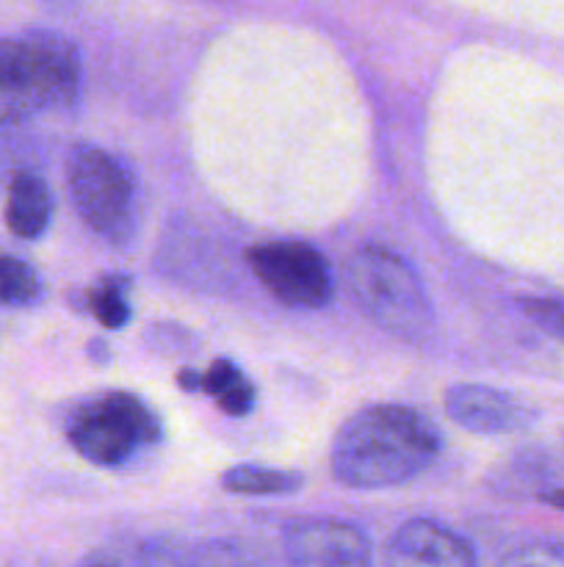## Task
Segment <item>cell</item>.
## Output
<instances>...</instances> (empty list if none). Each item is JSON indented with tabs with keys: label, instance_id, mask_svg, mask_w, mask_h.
Listing matches in <instances>:
<instances>
[{
	"label": "cell",
	"instance_id": "cell-1",
	"mask_svg": "<svg viewBox=\"0 0 564 567\" xmlns=\"http://www.w3.org/2000/svg\"><path fill=\"white\" fill-rule=\"evenodd\" d=\"M440 432L404 404H374L343 424L332 446V474L352 491H385L435 465Z\"/></svg>",
	"mask_w": 564,
	"mask_h": 567
},
{
	"label": "cell",
	"instance_id": "cell-2",
	"mask_svg": "<svg viewBox=\"0 0 564 567\" xmlns=\"http://www.w3.org/2000/svg\"><path fill=\"white\" fill-rule=\"evenodd\" d=\"M348 282L359 308L398 341L424 343L435 332V310L418 275L390 249H359L348 264Z\"/></svg>",
	"mask_w": 564,
	"mask_h": 567
},
{
	"label": "cell",
	"instance_id": "cell-3",
	"mask_svg": "<svg viewBox=\"0 0 564 567\" xmlns=\"http://www.w3.org/2000/svg\"><path fill=\"white\" fill-rule=\"evenodd\" d=\"M81 86L75 44L53 31L0 39V97L17 109L72 105Z\"/></svg>",
	"mask_w": 564,
	"mask_h": 567
},
{
	"label": "cell",
	"instance_id": "cell-4",
	"mask_svg": "<svg viewBox=\"0 0 564 567\" xmlns=\"http://www.w3.org/2000/svg\"><path fill=\"white\" fill-rule=\"evenodd\" d=\"M160 421L138 396L125 391L92 399L72 413L66 437L83 460L103 468L127 463L138 449L160 441Z\"/></svg>",
	"mask_w": 564,
	"mask_h": 567
},
{
	"label": "cell",
	"instance_id": "cell-5",
	"mask_svg": "<svg viewBox=\"0 0 564 567\" xmlns=\"http://www.w3.org/2000/svg\"><path fill=\"white\" fill-rule=\"evenodd\" d=\"M77 216L100 236H122L133 214V177L108 150L77 144L66 161Z\"/></svg>",
	"mask_w": 564,
	"mask_h": 567
},
{
	"label": "cell",
	"instance_id": "cell-6",
	"mask_svg": "<svg viewBox=\"0 0 564 567\" xmlns=\"http://www.w3.org/2000/svg\"><path fill=\"white\" fill-rule=\"evenodd\" d=\"M249 269L265 291L288 308L315 310L332 299V277L324 255L304 241H269L247 252Z\"/></svg>",
	"mask_w": 564,
	"mask_h": 567
},
{
	"label": "cell",
	"instance_id": "cell-7",
	"mask_svg": "<svg viewBox=\"0 0 564 567\" xmlns=\"http://www.w3.org/2000/svg\"><path fill=\"white\" fill-rule=\"evenodd\" d=\"M285 554L293 567H374L363 529L335 518H302L288 524Z\"/></svg>",
	"mask_w": 564,
	"mask_h": 567
},
{
	"label": "cell",
	"instance_id": "cell-8",
	"mask_svg": "<svg viewBox=\"0 0 564 567\" xmlns=\"http://www.w3.org/2000/svg\"><path fill=\"white\" fill-rule=\"evenodd\" d=\"M446 413L453 424L476 435H509L525 430L536 419L529 402L481 382H459L448 388Z\"/></svg>",
	"mask_w": 564,
	"mask_h": 567
},
{
	"label": "cell",
	"instance_id": "cell-9",
	"mask_svg": "<svg viewBox=\"0 0 564 567\" xmlns=\"http://www.w3.org/2000/svg\"><path fill=\"white\" fill-rule=\"evenodd\" d=\"M387 567H479L464 537L429 518L398 526L387 543Z\"/></svg>",
	"mask_w": 564,
	"mask_h": 567
},
{
	"label": "cell",
	"instance_id": "cell-10",
	"mask_svg": "<svg viewBox=\"0 0 564 567\" xmlns=\"http://www.w3.org/2000/svg\"><path fill=\"white\" fill-rule=\"evenodd\" d=\"M50 216H53V199L48 183L33 172H17L6 194V227L17 238L36 241L48 233Z\"/></svg>",
	"mask_w": 564,
	"mask_h": 567
},
{
	"label": "cell",
	"instance_id": "cell-11",
	"mask_svg": "<svg viewBox=\"0 0 564 567\" xmlns=\"http://www.w3.org/2000/svg\"><path fill=\"white\" fill-rule=\"evenodd\" d=\"M221 487L236 496H291L302 491L304 476L265 465H236L221 476Z\"/></svg>",
	"mask_w": 564,
	"mask_h": 567
},
{
	"label": "cell",
	"instance_id": "cell-12",
	"mask_svg": "<svg viewBox=\"0 0 564 567\" xmlns=\"http://www.w3.org/2000/svg\"><path fill=\"white\" fill-rule=\"evenodd\" d=\"M175 567H280L271 557L236 540H216L194 548Z\"/></svg>",
	"mask_w": 564,
	"mask_h": 567
},
{
	"label": "cell",
	"instance_id": "cell-13",
	"mask_svg": "<svg viewBox=\"0 0 564 567\" xmlns=\"http://www.w3.org/2000/svg\"><path fill=\"white\" fill-rule=\"evenodd\" d=\"M42 293V280L31 264L11 255H0V305L3 308H28Z\"/></svg>",
	"mask_w": 564,
	"mask_h": 567
},
{
	"label": "cell",
	"instance_id": "cell-14",
	"mask_svg": "<svg viewBox=\"0 0 564 567\" xmlns=\"http://www.w3.org/2000/svg\"><path fill=\"white\" fill-rule=\"evenodd\" d=\"M88 310H92L94 319L100 321L108 330H119L127 319H130V308L125 302V293H122V282H103L97 291L88 293Z\"/></svg>",
	"mask_w": 564,
	"mask_h": 567
},
{
	"label": "cell",
	"instance_id": "cell-15",
	"mask_svg": "<svg viewBox=\"0 0 564 567\" xmlns=\"http://www.w3.org/2000/svg\"><path fill=\"white\" fill-rule=\"evenodd\" d=\"M520 308L536 327L564 341V299H523Z\"/></svg>",
	"mask_w": 564,
	"mask_h": 567
},
{
	"label": "cell",
	"instance_id": "cell-16",
	"mask_svg": "<svg viewBox=\"0 0 564 567\" xmlns=\"http://www.w3.org/2000/svg\"><path fill=\"white\" fill-rule=\"evenodd\" d=\"M501 567H564V546L536 543V546L518 548L503 559Z\"/></svg>",
	"mask_w": 564,
	"mask_h": 567
},
{
	"label": "cell",
	"instance_id": "cell-17",
	"mask_svg": "<svg viewBox=\"0 0 564 567\" xmlns=\"http://www.w3.org/2000/svg\"><path fill=\"white\" fill-rule=\"evenodd\" d=\"M213 399L227 415H247L254 408V385L243 377V371H238Z\"/></svg>",
	"mask_w": 564,
	"mask_h": 567
},
{
	"label": "cell",
	"instance_id": "cell-18",
	"mask_svg": "<svg viewBox=\"0 0 564 567\" xmlns=\"http://www.w3.org/2000/svg\"><path fill=\"white\" fill-rule=\"evenodd\" d=\"M83 567H158V565H149V559H92L88 565Z\"/></svg>",
	"mask_w": 564,
	"mask_h": 567
},
{
	"label": "cell",
	"instance_id": "cell-19",
	"mask_svg": "<svg viewBox=\"0 0 564 567\" xmlns=\"http://www.w3.org/2000/svg\"><path fill=\"white\" fill-rule=\"evenodd\" d=\"M542 502H545V504H551V507H556V509H564V491H553V493H545V496H542Z\"/></svg>",
	"mask_w": 564,
	"mask_h": 567
}]
</instances>
